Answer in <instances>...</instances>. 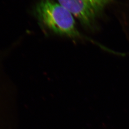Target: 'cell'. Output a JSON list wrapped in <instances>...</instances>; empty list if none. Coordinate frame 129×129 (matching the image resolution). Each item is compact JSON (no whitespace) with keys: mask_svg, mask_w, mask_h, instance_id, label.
<instances>
[{"mask_svg":"<svg viewBox=\"0 0 129 129\" xmlns=\"http://www.w3.org/2000/svg\"><path fill=\"white\" fill-rule=\"evenodd\" d=\"M34 14L40 24L52 32L72 38L88 39L79 32L73 15L53 0H40L34 8Z\"/></svg>","mask_w":129,"mask_h":129,"instance_id":"cell-1","label":"cell"},{"mask_svg":"<svg viewBox=\"0 0 129 129\" xmlns=\"http://www.w3.org/2000/svg\"><path fill=\"white\" fill-rule=\"evenodd\" d=\"M58 3L89 29H93L98 18L113 0H57Z\"/></svg>","mask_w":129,"mask_h":129,"instance_id":"cell-2","label":"cell"}]
</instances>
